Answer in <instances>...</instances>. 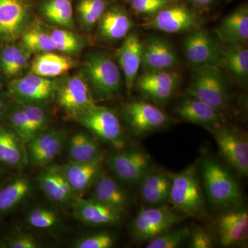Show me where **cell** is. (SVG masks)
<instances>
[{"instance_id": "83f0119b", "label": "cell", "mask_w": 248, "mask_h": 248, "mask_svg": "<svg viewBox=\"0 0 248 248\" xmlns=\"http://www.w3.org/2000/svg\"><path fill=\"white\" fill-rule=\"evenodd\" d=\"M217 66L239 85L248 79V49L242 44H223Z\"/></svg>"}, {"instance_id": "44dd1931", "label": "cell", "mask_w": 248, "mask_h": 248, "mask_svg": "<svg viewBox=\"0 0 248 248\" xmlns=\"http://www.w3.org/2000/svg\"><path fill=\"white\" fill-rule=\"evenodd\" d=\"M105 153L84 163H72L59 166L77 197H83L91 189L98 174L104 169Z\"/></svg>"}, {"instance_id": "6da1fadb", "label": "cell", "mask_w": 248, "mask_h": 248, "mask_svg": "<svg viewBox=\"0 0 248 248\" xmlns=\"http://www.w3.org/2000/svg\"><path fill=\"white\" fill-rule=\"evenodd\" d=\"M169 201L172 208L184 217L196 218L206 217L208 210L201 186L197 163L172 174Z\"/></svg>"}, {"instance_id": "4dcf8cb0", "label": "cell", "mask_w": 248, "mask_h": 248, "mask_svg": "<svg viewBox=\"0 0 248 248\" xmlns=\"http://www.w3.org/2000/svg\"><path fill=\"white\" fill-rule=\"evenodd\" d=\"M78 62L73 57L55 51L46 52L32 58L29 73L44 78H58L76 68Z\"/></svg>"}, {"instance_id": "5b68a950", "label": "cell", "mask_w": 248, "mask_h": 248, "mask_svg": "<svg viewBox=\"0 0 248 248\" xmlns=\"http://www.w3.org/2000/svg\"><path fill=\"white\" fill-rule=\"evenodd\" d=\"M185 217L166 205L142 209L131 222L130 236L135 242H148L172 229Z\"/></svg>"}, {"instance_id": "8fae6325", "label": "cell", "mask_w": 248, "mask_h": 248, "mask_svg": "<svg viewBox=\"0 0 248 248\" xmlns=\"http://www.w3.org/2000/svg\"><path fill=\"white\" fill-rule=\"evenodd\" d=\"M223 44L215 32L197 28L190 31L183 41V49L186 60L191 66H217Z\"/></svg>"}, {"instance_id": "ab89813d", "label": "cell", "mask_w": 248, "mask_h": 248, "mask_svg": "<svg viewBox=\"0 0 248 248\" xmlns=\"http://www.w3.org/2000/svg\"><path fill=\"white\" fill-rule=\"evenodd\" d=\"M42 243L28 232L14 230L0 238V248H39Z\"/></svg>"}, {"instance_id": "4fadbf2b", "label": "cell", "mask_w": 248, "mask_h": 248, "mask_svg": "<svg viewBox=\"0 0 248 248\" xmlns=\"http://www.w3.org/2000/svg\"><path fill=\"white\" fill-rule=\"evenodd\" d=\"M210 130L222 156L238 172L247 176L248 140L246 134L223 124Z\"/></svg>"}, {"instance_id": "74e56055", "label": "cell", "mask_w": 248, "mask_h": 248, "mask_svg": "<svg viewBox=\"0 0 248 248\" xmlns=\"http://www.w3.org/2000/svg\"><path fill=\"white\" fill-rule=\"evenodd\" d=\"M28 225L34 229L46 231L53 229L60 223L58 212L47 207L37 206L31 209L26 216Z\"/></svg>"}, {"instance_id": "f546056e", "label": "cell", "mask_w": 248, "mask_h": 248, "mask_svg": "<svg viewBox=\"0 0 248 248\" xmlns=\"http://www.w3.org/2000/svg\"><path fill=\"white\" fill-rule=\"evenodd\" d=\"M32 184L30 178L19 174L0 186V220L17 208L30 196Z\"/></svg>"}, {"instance_id": "8d00e7d4", "label": "cell", "mask_w": 248, "mask_h": 248, "mask_svg": "<svg viewBox=\"0 0 248 248\" xmlns=\"http://www.w3.org/2000/svg\"><path fill=\"white\" fill-rule=\"evenodd\" d=\"M50 37L55 46V51L68 55H79L87 46V42L82 36L78 35L71 29L63 28H49Z\"/></svg>"}, {"instance_id": "cb8c5ba5", "label": "cell", "mask_w": 248, "mask_h": 248, "mask_svg": "<svg viewBox=\"0 0 248 248\" xmlns=\"http://www.w3.org/2000/svg\"><path fill=\"white\" fill-rule=\"evenodd\" d=\"M39 185L46 197L58 205H73L77 196L59 166H47L40 173Z\"/></svg>"}, {"instance_id": "d6986e66", "label": "cell", "mask_w": 248, "mask_h": 248, "mask_svg": "<svg viewBox=\"0 0 248 248\" xmlns=\"http://www.w3.org/2000/svg\"><path fill=\"white\" fill-rule=\"evenodd\" d=\"M91 189L93 200L104 204L122 217L127 213L130 202L128 194L105 169H103L98 174Z\"/></svg>"}, {"instance_id": "2e32d148", "label": "cell", "mask_w": 248, "mask_h": 248, "mask_svg": "<svg viewBox=\"0 0 248 248\" xmlns=\"http://www.w3.org/2000/svg\"><path fill=\"white\" fill-rule=\"evenodd\" d=\"M181 80L175 70L144 72L138 76L134 88L153 100L164 103L172 97Z\"/></svg>"}, {"instance_id": "9c48e42d", "label": "cell", "mask_w": 248, "mask_h": 248, "mask_svg": "<svg viewBox=\"0 0 248 248\" xmlns=\"http://www.w3.org/2000/svg\"><path fill=\"white\" fill-rule=\"evenodd\" d=\"M75 120L115 149L122 150L125 146L122 124L112 109L95 104L80 114Z\"/></svg>"}, {"instance_id": "c3c4849f", "label": "cell", "mask_w": 248, "mask_h": 248, "mask_svg": "<svg viewBox=\"0 0 248 248\" xmlns=\"http://www.w3.org/2000/svg\"><path fill=\"white\" fill-rule=\"evenodd\" d=\"M2 80H1V73H0V85H2Z\"/></svg>"}, {"instance_id": "7c38bea8", "label": "cell", "mask_w": 248, "mask_h": 248, "mask_svg": "<svg viewBox=\"0 0 248 248\" xmlns=\"http://www.w3.org/2000/svg\"><path fill=\"white\" fill-rule=\"evenodd\" d=\"M122 115L135 136L147 135L172 122L164 110L143 101H133L125 104Z\"/></svg>"}, {"instance_id": "7bdbcfd3", "label": "cell", "mask_w": 248, "mask_h": 248, "mask_svg": "<svg viewBox=\"0 0 248 248\" xmlns=\"http://www.w3.org/2000/svg\"><path fill=\"white\" fill-rule=\"evenodd\" d=\"M190 245L191 248H211L214 246V241L211 234L206 230L200 226H195L190 231Z\"/></svg>"}, {"instance_id": "f35d334b", "label": "cell", "mask_w": 248, "mask_h": 248, "mask_svg": "<svg viewBox=\"0 0 248 248\" xmlns=\"http://www.w3.org/2000/svg\"><path fill=\"white\" fill-rule=\"evenodd\" d=\"M169 230L148 241L146 248H177L188 239L190 228L187 227Z\"/></svg>"}, {"instance_id": "5bb4252c", "label": "cell", "mask_w": 248, "mask_h": 248, "mask_svg": "<svg viewBox=\"0 0 248 248\" xmlns=\"http://www.w3.org/2000/svg\"><path fill=\"white\" fill-rule=\"evenodd\" d=\"M109 169L116 177L131 185L140 184L151 169V157L145 152L120 151L105 158Z\"/></svg>"}, {"instance_id": "ffe728a7", "label": "cell", "mask_w": 248, "mask_h": 248, "mask_svg": "<svg viewBox=\"0 0 248 248\" xmlns=\"http://www.w3.org/2000/svg\"><path fill=\"white\" fill-rule=\"evenodd\" d=\"M143 42L135 31H131L124 38L123 43L117 52V64L123 73L125 88L131 94L135 81L141 67Z\"/></svg>"}, {"instance_id": "bcb514c9", "label": "cell", "mask_w": 248, "mask_h": 248, "mask_svg": "<svg viewBox=\"0 0 248 248\" xmlns=\"http://www.w3.org/2000/svg\"><path fill=\"white\" fill-rule=\"evenodd\" d=\"M6 168L2 165L0 164V184L2 183V179H4L5 174L6 172Z\"/></svg>"}, {"instance_id": "60d3db41", "label": "cell", "mask_w": 248, "mask_h": 248, "mask_svg": "<svg viewBox=\"0 0 248 248\" xmlns=\"http://www.w3.org/2000/svg\"><path fill=\"white\" fill-rule=\"evenodd\" d=\"M179 1L181 0H129L128 2L133 13L147 18Z\"/></svg>"}, {"instance_id": "277c9868", "label": "cell", "mask_w": 248, "mask_h": 248, "mask_svg": "<svg viewBox=\"0 0 248 248\" xmlns=\"http://www.w3.org/2000/svg\"><path fill=\"white\" fill-rule=\"evenodd\" d=\"M186 93L221 112L231 99L226 76L219 67L213 65L194 69Z\"/></svg>"}, {"instance_id": "e0dca14e", "label": "cell", "mask_w": 248, "mask_h": 248, "mask_svg": "<svg viewBox=\"0 0 248 248\" xmlns=\"http://www.w3.org/2000/svg\"><path fill=\"white\" fill-rule=\"evenodd\" d=\"M143 42L141 67L144 72L172 71L180 64V59L166 39L151 36Z\"/></svg>"}, {"instance_id": "7a4b0ae2", "label": "cell", "mask_w": 248, "mask_h": 248, "mask_svg": "<svg viewBox=\"0 0 248 248\" xmlns=\"http://www.w3.org/2000/svg\"><path fill=\"white\" fill-rule=\"evenodd\" d=\"M80 73L87 81L94 99L108 100L122 89V71L108 54L94 50L86 55Z\"/></svg>"}, {"instance_id": "d590c367", "label": "cell", "mask_w": 248, "mask_h": 248, "mask_svg": "<svg viewBox=\"0 0 248 248\" xmlns=\"http://www.w3.org/2000/svg\"><path fill=\"white\" fill-rule=\"evenodd\" d=\"M74 12L80 27L86 32H91L97 27L111 0H75Z\"/></svg>"}, {"instance_id": "52a82bcc", "label": "cell", "mask_w": 248, "mask_h": 248, "mask_svg": "<svg viewBox=\"0 0 248 248\" xmlns=\"http://www.w3.org/2000/svg\"><path fill=\"white\" fill-rule=\"evenodd\" d=\"M198 10L185 0H181L147 17L142 27L167 33L190 32L201 27L202 17Z\"/></svg>"}, {"instance_id": "ba28073f", "label": "cell", "mask_w": 248, "mask_h": 248, "mask_svg": "<svg viewBox=\"0 0 248 248\" xmlns=\"http://www.w3.org/2000/svg\"><path fill=\"white\" fill-rule=\"evenodd\" d=\"M33 0H0V46L17 42L35 20Z\"/></svg>"}, {"instance_id": "d6a6232c", "label": "cell", "mask_w": 248, "mask_h": 248, "mask_svg": "<svg viewBox=\"0 0 248 248\" xmlns=\"http://www.w3.org/2000/svg\"><path fill=\"white\" fill-rule=\"evenodd\" d=\"M75 0H40L35 10L40 17L54 27L74 30Z\"/></svg>"}, {"instance_id": "836d02e7", "label": "cell", "mask_w": 248, "mask_h": 248, "mask_svg": "<svg viewBox=\"0 0 248 248\" xmlns=\"http://www.w3.org/2000/svg\"><path fill=\"white\" fill-rule=\"evenodd\" d=\"M18 42L32 55L55 51L49 28L46 27L42 21L37 17Z\"/></svg>"}, {"instance_id": "681fc988", "label": "cell", "mask_w": 248, "mask_h": 248, "mask_svg": "<svg viewBox=\"0 0 248 248\" xmlns=\"http://www.w3.org/2000/svg\"><path fill=\"white\" fill-rule=\"evenodd\" d=\"M234 1H236V0H226L227 3L232 2Z\"/></svg>"}, {"instance_id": "d4e9b609", "label": "cell", "mask_w": 248, "mask_h": 248, "mask_svg": "<svg viewBox=\"0 0 248 248\" xmlns=\"http://www.w3.org/2000/svg\"><path fill=\"white\" fill-rule=\"evenodd\" d=\"M73 206V217L89 226H117L122 218L104 204L91 198L77 197Z\"/></svg>"}, {"instance_id": "e575fe53", "label": "cell", "mask_w": 248, "mask_h": 248, "mask_svg": "<svg viewBox=\"0 0 248 248\" xmlns=\"http://www.w3.org/2000/svg\"><path fill=\"white\" fill-rule=\"evenodd\" d=\"M68 153L69 162L84 163L95 159L104 152L89 134L78 132L69 139Z\"/></svg>"}, {"instance_id": "7dc6e473", "label": "cell", "mask_w": 248, "mask_h": 248, "mask_svg": "<svg viewBox=\"0 0 248 248\" xmlns=\"http://www.w3.org/2000/svg\"><path fill=\"white\" fill-rule=\"evenodd\" d=\"M115 1H123V2H128L129 0H115Z\"/></svg>"}, {"instance_id": "4316f807", "label": "cell", "mask_w": 248, "mask_h": 248, "mask_svg": "<svg viewBox=\"0 0 248 248\" xmlns=\"http://www.w3.org/2000/svg\"><path fill=\"white\" fill-rule=\"evenodd\" d=\"M223 44L246 45L248 40V6L243 4L228 14L214 29Z\"/></svg>"}, {"instance_id": "30bf717a", "label": "cell", "mask_w": 248, "mask_h": 248, "mask_svg": "<svg viewBox=\"0 0 248 248\" xmlns=\"http://www.w3.org/2000/svg\"><path fill=\"white\" fill-rule=\"evenodd\" d=\"M58 79L28 73L5 84V90L13 100L24 104L46 106L54 101Z\"/></svg>"}, {"instance_id": "b9f144b4", "label": "cell", "mask_w": 248, "mask_h": 248, "mask_svg": "<svg viewBox=\"0 0 248 248\" xmlns=\"http://www.w3.org/2000/svg\"><path fill=\"white\" fill-rule=\"evenodd\" d=\"M115 239L107 232H101L77 239L73 244L76 248H110L113 247Z\"/></svg>"}, {"instance_id": "484cf974", "label": "cell", "mask_w": 248, "mask_h": 248, "mask_svg": "<svg viewBox=\"0 0 248 248\" xmlns=\"http://www.w3.org/2000/svg\"><path fill=\"white\" fill-rule=\"evenodd\" d=\"M32 56L18 41L0 46V73L3 84L24 76L30 68Z\"/></svg>"}, {"instance_id": "ee69618b", "label": "cell", "mask_w": 248, "mask_h": 248, "mask_svg": "<svg viewBox=\"0 0 248 248\" xmlns=\"http://www.w3.org/2000/svg\"><path fill=\"white\" fill-rule=\"evenodd\" d=\"M10 102L11 98L8 95L6 90L2 89L1 85H0V119L9 107Z\"/></svg>"}, {"instance_id": "7402d4cb", "label": "cell", "mask_w": 248, "mask_h": 248, "mask_svg": "<svg viewBox=\"0 0 248 248\" xmlns=\"http://www.w3.org/2000/svg\"><path fill=\"white\" fill-rule=\"evenodd\" d=\"M219 242L223 247L244 244L248 237V214L246 210H233L217 218Z\"/></svg>"}, {"instance_id": "f6af8a7d", "label": "cell", "mask_w": 248, "mask_h": 248, "mask_svg": "<svg viewBox=\"0 0 248 248\" xmlns=\"http://www.w3.org/2000/svg\"><path fill=\"white\" fill-rule=\"evenodd\" d=\"M217 0H187L190 4L195 6L197 9H207L211 7Z\"/></svg>"}, {"instance_id": "ac0fdd59", "label": "cell", "mask_w": 248, "mask_h": 248, "mask_svg": "<svg viewBox=\"0 0 248 248\" xmlns=\"http://www.w3.org/2000/svg\"><path fill=\"white\" fill-rule=\"evenodd\" d=\"M133 21L124 5L113 1L109 4L96 27V37L100 42L112 43L131 32Z\"/></svg>"}, {"instance_id": "8992f818", "label": "cell", "mask_w": 248, "mask_h": 248, "mask_svg": "<svg viewBox=\"0 0 248 248\" xmlns=\"http://www.w3.org/2000/svg\"><path fill=\"white\" fill-rule=\"evenodd\" d=\"M57 79L54 101L67 118L75 120L80 114L95 105L92 91L81 73L65 75Z\"/></svg>"}, {"instance_id": "3957f363", "label": "cell", "mask_w": 248, "mask_h": 248, "mask_svg": "<svg viewBox=\"0 0 248 248\" xmlns=\"http://www.w3.org/2000/svg\"><path fill=\"white\" fill-rule=\"evenodd\" d=\"M204 191L209 203L218 209L237 205L242 199L241 189L231 173L210 155L200 163Z\"/></svg>"}, {"instance_id": "603a6c76", "label": "cell", "mask_w": 248, "mask_h": 248, "mask_svg": "<svg viewBox=\"0 0 248 248\" xmlns=\"http://www.w3.org/2000/svg\"><path fill=\"white\" fill-rule=\"evenodd\" d=\"M0 164L22 171L29 164L27 143L14 130L0 122Z\"/></svg>"}, {"instance_id": "9a60e30c", "label": "cell", "mask_w": 248, "mask_h": 248, "mask_svg": "<svg viewBox=\"0 0 248 248\" xmlns=\"http://www.w3.org/2000/svg\"><path fill=\"white\" fill-rule=\"evenodd\" d=\"M67 134L62 128H47L27 144L29 164L46 168L61 154Z\"/></svg>"}, {"instance_id": "1f68e13d", "label": "cell", "mask_w": 248, "mask_h": 248, "mask_svg": "<svg viewBox=\"0 0 248 248\" xmlns=\"http://www.w3.org/2000/svg\"><path fill=\"white\" fill-rule=\"evenodd\" d=\"M172 174L164 169H150L140 183V192L143 202L153 206H157L169 201Z\"/></svg>"}, {"instance_id": "f1b7e54d", "label": "cell", "mask_w": 248, "mask_h": 248, "mask_svg": "<svg viewBox=\"0 0 248 248\" xmlns=\"http://www.w3.org/2000/svg\"><path fill=\"white\" fill-rule=\"evenodd\" d=\"M177 115L190 123L202 125L210 130L223 125L221 112L202 102L187 95L177 108Z\"/></svg>"}]
</instances>
